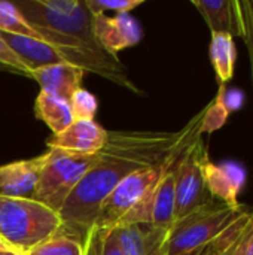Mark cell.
Wrapping results in <instances>:
<instances>
[{
    "mask_svg": "<svg viewBox=\"0 0 253 255\" xmlns=\"http://www.w3.org/2000/svg\"><path fill=\"white\" fill-rule=\"evenodd\" d=\"M203 111L179 131H107L95 163L85 173L58 212L61 233L82 241L94 227L98 209L128 175L164 166L201 127Z\"/></svg>",
    "mask_w": 253,
    "mask_h": 255,
    "instance_id": "6da1fadb",
    "label": "cell"
},
{
    "mask_svg": "<svg viewBox=\"0 0 253 255\" xmlns=\"http://www.w3.org/2000/svg\"><path fill=\"white\" fill-rule=\"evenodd\" d=\"M63 227L58 212L28 199L0 196V244L25 255Z\"/></svg>",
    "mask_w": 253,
    "mask_h": 255,
    "instance_id": "7a4b0ae2",
    "label": "cell"
},
{
    "mask_svg": "<svg viewBox=\"0 0 253 255\" xmlns=\"http://www.w3.org/2000/svg\"><path fill=\"white\" fill-rule=\"evenodd\" d=\"M30 24L49 28L86 46L94 55L119 63L116 57L109 55L97 42L92 33V15L79 0H22L15 3Z\"/></svg>",
    "mask_w": 253,
    "mask_h": 255,
    "instance_id": "3957f363",
    "label": "cell"
},
{
    "mask_svg": "<svg viewBox=\"0 0 253 255\" xmlns=\"http://www.w3.org/2000/svg\"><path fill=\"white\" fill-rule=\"evenodd\" d=\"M246 209H233L218 200H210L169 230L164 255H189L216 241Z\"/></svg>",
    "mask_w": 253,
    "mask_h": 255,
    "instance_id": "277c9868",
    "label": "cell"
},
{
    "mask_svg": "<svg viewBox=\"0 0 253 255\" xmlns=\"http://www.w3.org/2000/svg\"><path fill=\"white\" fill-rule=\"evenodd\" d=\"M97 154L89 155L49 148L45 152V164L30 199L60 212L72 191L95 163Z\"/></svg>",
    "mask_w": 253,
    "mask_h": 255,
    "instance_id": "5b68a950",
    "label": "cell"
},
{
    "mask_svg": "<svg viewBox=\"0 0 253 255\" xmlns=\"http://www.w3.org/2000/svg\"><path fill=\"white\" fill-rule=\"evenodd\" d=\"M209 152L198 131L183 148L176 166V221L213 200L201 173V158ZM174 221V223H176Z\"/></svg>",
    "mask_w": 253,
    "mask_h": 255,
    "instance_id": "8992f818",
    "label": "cell"
},
{
    "mask_svg": "<svg viewBox=\"0 0 253 255\" xmlns=\"http://www.w3.org/2000/svg\"><path fill=\"white\" fill-rule=\"evenodd\" d=\"M167 163L161 167L133 172L124 178L101 203L94 226L100 230L116 229L122 217L158 185L167 169Z\"/></svg>",
    "mask_w": 253,
    "mask_h": 255,
    "instance_id": "52a82bcc",
    "label": "cell"
},
{
    "mask_svg": "<svg viewBox=\"0 0 253 255\" xmlns=\"http://www.w3.org/2000/svg\"><path fill=\"white\" fill-rule=\"evenodd\" d=\"M201 173L212 199L233 209H242L239 194L246 182V170L240 163H213L206 152L201 158Z\"/></svg>",
    "mask_w": 253,
    "mask_h": 255,
    "instance_id": "ba28073f",
    "label": "cell"
},
{
    "mask_svg": "<svg viewBox=\"0 0 253 255\" xmlns=\"http://www.w3.org/2000/svg\"><path fill=\"white\" fill-rule=\"evenodd\" d=\"M92 33L98 45L109 55L116 58L118 52L137 45L143 36L140 24L130 13L92 16Z\"/></svg>",
    "mask_w": 253,
    "mask_h": 255,
    "instance_id": "9c48e42d",
    "label": "cell"
},
{
    "mask_svg": "<svg viewBox=\"0 0 253 255\" xmlns=\"http://www.w3.org/2000/svg\"><path fill=\"white\" fill-rule=\"evenodd\" d=\"M107 140L104 130L94 120H76L66 130L48 139V149H63L79 154H97Z\"/></svg>",
    "mask_w": 253,
    "mask_h": 255,
    "instance_id": "30bf717a",
    "label": "cell"
},
{
    "mask_svg": "<svg viewBox=\"0 0 253 255\" xmlns=\"http://www.w3.org/2000/svg\"><path fill=\"white\" fill-rule=\"evenodd\" d=\"M43 164L45 154L0 166V196L30 199Z\"/></svg>",
    "mask_w": 253,
    "mask_h": 255,
    "instance_id": "8fae6325",
    "label": "cell"
},
{
    "mask_svg": "<svg viewBox=\"0 0 253 255\" xmlns=\"http://www.w3.org/2000/svg\"><path fill=\"white\" fill-rule=\"evenodd\" d=\"M85 73L86 72L78 66L63 63L40 67L31 72V78L37 81V84L40 85V91L49 93L69 102L72 94L76 90L82 88Z\"/></svg>",
    "mask_w": 253,
    "mask_h": 255,
    "instance_id": "7c38bea8",
    "label": "cell"
},
{
    "mask_svg": "<svg viewBox=\"0 0 253 255\" xmlns=\"http://www.w3.org/2000/svg\"><path fill=\"white\" fill-rule=\"evenodd\" d=\"M118 236L124 255H164L169 232L151 226H128L118 229Z\"/></svg>",
    "mask_w": 253,
    "mask_h": 255,
    "instance_id": "4fadbf2b",
    "label": "cell"
},
{
    "mask_svg": "<svg viewBox=\"0 0 253 255\" xmlns=\"http://www.w3.org/2000/svg\"><path fill=\"white\" fill-rule=\"evenodd\" d=\"M192 4L203 15L212 33H228L233 37H242L236 0H192Z\"/></svg>",
    "mask_w": 253,
    "mask_h": 255,
    "instance_id": "5bb4252c",
    "label": "cell"
},
{
    "mask_svg": "<svg viewBox=\"0 0 253 255\" xmlns=\"http://www.w3.org/2000/svg\"><path fill=\"white\" fill-rule=\"evenodd\" d=\"M34 114L49 127L52 134L61 133L75 121L69 102L45 91H40L36 97Z\"/></svg>",
    "mask_w": 253,
    "mask_h": 255,
    "instance_id": "9a60e30c",
    "label": "cell"
},
{
    "mask_svg": "<svg viewBox=\"0 0 253 255\" xmlns=\"http://www.w3.org/2000/svg\"><path fill=\"white\" fill-rule=\"evenodd\" d=\"M209 55L219 85L227 84L234 76L237 49L234 37L228 33H212Z\"/></svg>",
    "mask_w": 253,
    "mask_h": 255,
    "instance_id": "2e32d148",
    "label": "cell"
},
{
    "mask_svg": "<svg viewBox=\"0 0 253 255\" xmlns=\"http://www.w3.org/2000/svg\"><path fill=\"white\" fill-rule=\"evenodd\" d=\"M0 31L43 40L40 33L28 22L13 1L0 0Z\"/></svg>",
    "mask_w": 253,
    "mask_h": 255,
    "instance_id": "e0dca14e",
    "label": "cell"
},
{
    "mask_svg": "<svg viewBox=\"0 0 253 255\" xmlns=\"http://www.w3.org/2000/svg\"><path fill=\"white\" fill-rule=\"evenodd\" d=\"M25 255H84L82 241L58 232L42 244L36 245Z\"/></svg>",
    "mask_w": 253,
    "mask_h": 255,
    "instance_id": "ac0fdd59",
    "label": "cell"
},
{
    "mask_svg": "<svg viewBox=\"0 0 253 255\" xmlns=\"http://www.w3.org/2000/svg\"><path fill=\"white\" fill-rule=\"evenodd\" d=\"M230 117V112L227 111L224 100H222V93L218 90L216 97L203 109V118H201V127L200 131L203 133H213L219 130L222 126H225L227 120Z\"/></svg>",
    "mask_w": 253,
    "mask_h": 255,
    "instance_id": "d6986e66",
    "label": "cell"
},
{
    "mask_svg": "<svg viewBox=\"0 0 253 255\" xmlns=\"http://www.w3.org/2000/svg\"><path fill=\"white\" fill-rule=\"evenodd\" d=\"M249 218H251V212L249 211H245L234 221V224L230 229H227L216 241H213L210 245H207V247H204V248H201V250H198V251H195V253H192V254L189 255H216L227 244H230L231 241L237 239L243 233V230H245Z\"/></svg>",
    "mask_w": 253,
    "mask_h": 255,
    "instance_id": "ffe728a7",
    "label": "cell"
},
{
    "mask_svg": "<svg viewBox=\"0 0 253 255\" xmlns=\"http://www.w3.org/2000/svg\"><path fill=\"white\" fill-rule=\"evenodd\" d=\"M69 106L72 109L73 118L76 120H94L97 114V99L84 87L76 90L69 99Z\"/></svg>",
    "mask_w": 253,
    "mask_h": 255,
    "instance_id": "44dd1931",
    "label": "cell"
},
{
    "mask_svg": "<svg viewBox=\"0 0 253 255\" xmlns=\"http://www.w3.org/2000/svg\"><path fill=\"white\" fill-rule=\"evenodd\" d=\"M236 6L242 27V39L249 51L253 81V0H236Z\"/></svg>",
    "mask_w": 253,
    "mask_h": 255,
    "instance_id": "7402d4cb",
    "label": "cell"
},
{
    "mask_svg": "<svg viewBox=\"0 0 253 255\" xmlns=\"http://www.w3.org/2000/svg\"><path fill=\"white\" fill-rule=\"evenodd\" d=\"M140 4H143V0H85V6L92 16L106 15V12L130 13Z\"/></svg>",
    "mask_w": 253,
    "mask_h": 255,
    "instance_id": "603a6c76",
    "label": "cell"
},
{
    "mask_svg": "<svg viewBox=\"0 0 253 255\" xmlns=\"http://www.w3.org/2000/svg\"><path fill=\"white\" fill-rule=\"evenodd\" d=\"M0 64L4 66V67H9L15 73H21V75H25V76L31 78V72L24 66V63L7 46V43L1 37V33H0Z\"/></svg>",
    "mask_w": 253,
    "mask_h": 255,
    "instance_id": "cb8c5ba5",
    "label": "cell"
},
{
    "mask_svg": "<svg viewBox=\"0 0 253 255\" xmlns=\"http://www.w3.org/2000/svg\"><path fill=\"white\" fill-rule=\"evenodd\" d=\"M100 232H101V238H100L98 255H124L119 245L118 229L100 230Z\"/></svg>",
    "mask_w": 253,
    "mask_h": 255,
    "instance_id": "d4e9b609",
    "label": "cell"
},
{
    "mask_svg": "<svg viewBox=\"0 0 253 255\" xmlns=\"http://www.w3.org/2000/svg\"><path fill=\"white\" fill-rule=\"evenodd\" d=\"M219 90L222 93V100H224V105L227 108V111L231 114V112H236V111H240L245 105V94L242 90L239 88H228L227 84H222L219 85Z\"/></svg>",
    "mask_w": 253,
    "mask_h": 255,
    "instance_id": "484cf974",
    "label": "cell"
},
{
    "mask_svg": "<svg viewBox=\"0 0 253 255\" xmlns=\"http://www.w3.org/2000/svg\"><path fill=\"white\" fill-rule=\"evenodd\" d=\"M233 255H253V217L251 212V218L234 248Z\"/></svg>",
    "mask_w": 253,
    "mask_h": 255,
    "instance_id": "4316f807",
    "label": "cell"
},
{
    "mask_svg": "<svg viewBox=\"0 0 253 255\" xmlns=\"http://www.w3.org/2000/svg\"><path fill=\"white\" fill-rule=\"evenodd\" d=\"M242 236V235H240ZM240 236L237 238V239H234V241H231L230 244H227L219 253L216 255H233V253H234V248H236V245H237V242H239V239H240Z\"/></svg>",
    "mask_w": 253,
    "mask_h": 255,
    "instance_id": "83f0119b",
    "label": "cell"
},
{
    "mask_svg": "<svg viewBox=\"0 0 253 255\" xmlns=\"http://www.w3.org/2000/svg\"><path fill=\"white\" fill-rule=\"evenodd\" d=\"M0 255H22V254H19V253H16V251H13V250H9V248H6V247H0Z\"/></svg>",
    "mask_w": 253,
    "mask_h": 255,
    "instance_id": "f1b7e54d",
    "label": "cell"
},
{
    "mask_svg": "<svg viewBox=\"0 0 253 255\" xmlns=\"http://www.w3.org/2000/svg\"><path fill=\"white\" fill-rule=\"evenodd\" d=\"M0 247H3V245H1V244H0Z\"/></svg>",
    "mask_w": 253,
    "mask_h": 255,
    "instance_id": "f546056e",
    "label": "cell"
},
{
    "mask_svg": "<svg viewBox=\"0 0 253 255\" xmlns=\"http://www.w3.org/2000/svg\"><path fill=\"white\" fill-rule=\"evenodd\" d=\"M252 217H253V211H252Z\"/></svg>",
    "mask_w": 253,
    "mask_h": 255,
    "instance_id": "4dcf8cb0",
    "label": "cell"
}]
</instances>
